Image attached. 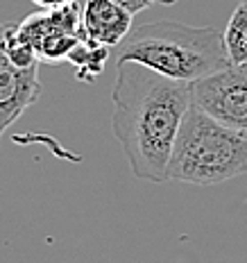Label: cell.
Returning a JSON list of instances; mask_svg holds the SVG:
<instances>
[{"label":"cell","instance_id":"11","mask_svg":"<svg viewBox=\"0 0 247 263\" xmlns=\"http://www.w3.org/2000/svg\"><path fill=\"white\" fill-rule=\"evenodd\" d=\"M113 3L123 5V7L131 14H139V12H145L147 7H152L155 3H159V0H113Z\"/></svg>","mask_w":247,"mask_h":263},{"label":"cell","instance_id":"1","mask_svg":"<svg viewBox=\"0 0 247 263\" xmlns=\"http://www.w3.org/2000/svg\"><path fill=\"white\" fill-rule=\"evenodd\" d=\"M111 105L113 136L134 177L163 184L179 125L191 107V82L123 62L116 68Z\"/></svg>","mask_w":247,"mask_h":263},{"label":"cell","instance_id":"9","mask_svg":"<svg viewBox=\"0 0 247 263\" xmlns=\"http://www.w3.org/2000/svg\"><path fill=\"white\" fill-rule=\"evenodd\" d=\"M224 52L232 66H245L247 64V7L238 3L234 9L232 18L227 23V30L222 32Z\"/></svg>","mask_w":247,"mask_h":263},{"label":"cell","instance_id":"12","mask_svg":"<svg viewBox=\"0 0 247 263\" xmlns=\"http://www.w3.org/2000/svg\"><path fill=\"white\" fill-rule=\"evenodd\" d=\"M34 5H39L43 9H52V7H62V5H68V3H75V0H32Z\"/></svg>","mask_w":247,"mask_h":263},{"label":"cell","instance_id":"10","mask_svg":"<svg viewBox=\"0 0 247 263\" xmlns=\"http://www.w3.org/2000/svg\"><path fill=\"white\" fill-rule=\"evenodd\" d=\"M3 52L7 54V59L12 62L16 68H32V66H39V57H36L34 48L27 43L18 32V23H5L3 27Z\"/></svg>","mask_w":247,"mask_h":263},{"label":"cell","instance_id":"6","mask_svg":"<svg viewBox=\"0 0 247 263\" xmlns=\"http://www.w3.org/2000/svg\"><path fill=\"white\" fill-rule=\"evenodd\" d=\"M3 27L0 23V41H3ZM41 80H39V66L32 68H16L7 59L0 46V139L14 125L16 120L27 111L41 98Z\"/></svg>","mask_w":247,"mask_h":263},{"label":"cell","instance_id":"4","mask_svg":"<svg viewBox=\"0 0 247 263\" xmlns=\"http://www.w3.org/2000/svg\"><path fill=\"white\" fill-rule=\"evenodd\" d=\"M191 105L224 127L247 136V68L227 66L191 82Z\"/></svg>","mask_w":247,"mask_h":263},{"label":"cell","instance_id":"7","mask_svg":"<svg viewBox=\"0 0 247 263\" xmlns=\"http://www.w3.org/2000/svg\"><path fill=\"white\" fill-rule=\"evenodd\" d=\"M134 14L113 0H86L82 7L84 36L102 46H118L131 32Z\"/></svg>","mask_w":247,"mask_h":263},{"label":"cell","instance_id":"2","mask_svg":"<svg viewBox=\"0 0 247 263\" xmlns=\"http://www.w3.org/2000/svg\"><path fill=\"white\" fill-rule=\"evenodd\" d=\"M116 64L136 62L173 80L195 82L227 68L222 32L179 21H155L131 27L118 43Z\"/></svg>","mask_w":247,"mask_h":263},{"label":"cell","instance_id":"8","mask_svg":"<svg viewBox=\"0 0 247 263\" xmlns=\"http://www.w3.org/2000/svg\"><path fill=\"white\" fill-rule=\"evenodd\" d=\"M109 57V46L96 43L91 39H82L78 46L73 48V52L68 54L66 62H70L75 66V78L86 84H93L104 70V62Z\"/></svg>","mask_w":247,"mask_h":263},{"label":"cell","instance_id":"3","mask_svg":"<svg viewBox=\"0 0 247 263\" xmlns=\"http://www.w3.org/2000/svg\"><path fill=\"white\" fill-rule=\"evenodd\" d=\"M243 173H247V136L191 105L173 145L168 179L191 186H216Z\"/></svg>","mask_w":247,"mask_h":263},{"label":"cell","instance_id":"14","mask_svg":"<svg viewBox=\"0 0 247 263\" xmlns=\"http://www.w3.org/2000/svg\"><path fill=\"white\" fill-rule=\"evenodd\" d=\"M245 68H247V64H245Z\"/></svg>","mask_w":247,"mask_h":263},{"label":"cell","instance_id":"5","mask_svg":"<svg viewBox=\"0 0 247 263\" xmlns=\"http://www.w3.org/2000/svg\"><path fill=\"white\" fill-rule=\"evenodd\" d=\"M21 36L34 48L36 57L43 64H62L68 59L73 48L84 39L82 30V7L75 3L62 7L41 9L25 16L18 23Z\"/></svg>","mask_w":247,"mask_h":263},{"label":"cell","instance_id":"13","mask_svg":"<svg viewBox=\"0 0 247 263\" xmlns=\"http://www.w3.org/2000/svg\"><path fill=\"white\" fill-rule=\"evenodd\" d=\"M240 5H245V7H247V0H240Z\"/></svg>","mask_w":247,"mask_h":263}]
</instances>
